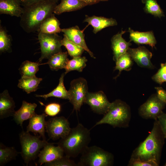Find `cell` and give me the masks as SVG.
<instances>
[{
	"instance_id": "6da1fadb",
	"label": "cell",
	"mask_w": 166,
	"mask_h": 166,
	"mask_svg": "<svg viewBox=\"0 0 166 166\" xmlns=\"http://www.w3.org/2000/svg\"><path fill=\"white\" fill-rule=\"evenodd\" d=\"M155 121L151 132L133 151L130 160L148 162L153 166L159 165L165 138L157 120Z\"/></svg>"
},
{
	"instance_id": "7a4b0ae2",
	"label": "cell",
	"mask_w": 166,
	"mask_h": 166,
	"mask_svg": "<svg viewBox=\"0 0 166 166\" xmlns=\"http://www.w3.org/2000/svg\"><path fill=\"white\" fill-rule=\"evenodd\" d=\"M56 6L51 0H44L23 6L21 27L28 33L38 31L43 22L53 13Z\"/></svg>"
},
{
	"instance_id": "3957f363",
	"label": "cell",
	"mask_w": 166,
	"mask_h": 166,
	"mask_svg": "<svg viewBox=\"0 0 166 166\" xmlns=\"http://www.w3.org/2000/svg\"><path fill=\"white\" fill-rule=\"evenodd\" d=\"M91 140L90 130L79 123L57 143L67 156L76 158L81 154Z\"/></svg>"
},
{
	"instance_id": "277c9868",
	"label": "cell",
	"mask_w": 166,
	"mask_h": 166,
	"mask_svg": "<svg viewBox=\"0 0 166 166\" xmlns=\"http://www.w3.org/2000/svg\"><path fill=\"white\" fill-rule=\"evenodd\" d=\"M131 118L130 108L125 102L117 99L111 103L109 108L103 117L96 122L93 127L103 124L114 128L128 127Z\"/></svg>"
},
{
	"instance_id": "5b68a950",
	"label": "cell",
	"mask_w": 166,
	"mask_h": 166,
	"mask_svg": "<svg viewBox=\"0 0 166 166\" xmlns=\"http://www.w3.org/2000/svg\"><path fill=\"white\" fill-rule=\"evenodd\" d=\"M81 154L78 166H110L113 164V154L96 145L88 146Z\"/></svg>"
},
{
	"instance_id": "8992f818",
	"label": "cell",
	"mask_w": 166,
	"mask_h": 166,
	"mask_svg": "<svg viewBox=\"0 0 166 166\" xmlns=\"http://www.w3.org/2000/svg\"><path fill=\"white\" fill-rule=\"evenodd\" d=\"M40 137L32 136L29 132L23 130L19 134L22 148L21 156L27 165L30 161L35 160L40 149L48 143L46 140H41Z\"/></svg>"
},
{
	"instance_id": "52a82bcc",
	"label": "cell",
	"mask_w": 166,
	"mask_h": 166,
	"mask_svg": "<svg viewBox=\"0 0 166 166\" xmlns=\"http://www.w3.org/2000/svg\"><path fill=\"white\" fill-rule=\"evenodd\" d=\"M38 37L41 52L39 62L44 59H48L54 54L62 51V38L57 34H49L38 32Z\"/></svg>"
},
{
	"instance_id": "ba28073f",
	"label": "cell",
	"mask_w": 166,
	"mask_h": 166,
	"mask_svg": "<svg viewBox=\"0 0 166 166\" xmlns=\"http://www.w3.org/2000/svg\"><path fill=\"white\" fill-rule=\"evenodd\" d=\"M68 91L69 100L76 111H79L85 101L88 92L86 79L79 77L72 80Z\"/></svg>"
},
{
	"instance_id": "9c48e42d",
	"label": "cell",
	"mask_w": 166,
	"mask_h": 166,
	"mask_svg": "<svg viewBox=\"0 0 166 166\" xmlns=\"http://www.w3.org/2000/svg\"><path fill=\"white\" fill-rule=\"evenodd\" d=\"M71 129L68 120L63 116L53 117L46 121V132L49 138L53 140L64 137Z\"/></svg>"
},
{
	"instance_id": "30bf717a",
	"label": "cell",
	"mask_w": 166,
	"mask_h": 166,
	"mask_svg": "<svg viewBox=\"0 0 166 166\" xmlns=\"http://www.w3.org/2000/svg\"><path fill=\"white\" fill-rule=\"evenodd\" d=\"M166 103L160 100L156 94H153L141 105L138 109L139 115L145 119L157 120L163 113Z\"/></svg>"
},
{
	"instance_id": "8fae6325",
	"label": "cell",
	"mask_w": 166,
	"mask_h": 166,
	"mask_svg": "<svg viewBox=\"0 0 166 166\" xmlns=\"http://www.w3.org/2000/svg\"><path fill=\"white\" fill-rule=\"evenodd\" d=\"M85 103L88 105L94 112L104 115L108 112L111 104L102 91L94 93L88 92Z\"/></svg>"
},
{
	"instance_id": "7c38bea8",
	"label": "cell",
	"mask_w": 166,
	"mask_h": 166,
	"mask_svg": "<svg viewBox=\"0 0 166 166\" xmlns=\"http://www.w3.org/2000/svg\"><path fill=\"white\" fill-rule=\"evenodd\" d=\"M127 52L138 66L151 69L155 68L151 61L152 54L145 47L141 46L136 48H129Z\"/></svg>"
},
{
	"instance_id": "4fadbf2b",
	"label": "cell",
	"mask_w": 166,
	"mask_h": 166,
	"mask_svg": "<svg viewBox=\"0 0 166 166\" xmlns=\"http://www.w3.org/2000/svg\"><path fill=\"white\" fill-rule=\"evenodd\" d=\"M64 153L63 149L59 146H55L53 143L48 142L38 154V163L41 165L53 161L63 156Z\"/></svg>"
},
{
	"instance_id": "5bb4252c",
	"label": "cell",
	"mask_w": 166,
	"mask_h": 166,
	"mask_svg": "<svg viewBox=\"0 0 166 166\" xmlns=\"http://www.w3.org/2000/svg\"><path fill=\"white\" fill-rule=\"evenodd\" d=\"M61 32L69 40L82 47L91 57L95 58L87 45L83 31L81 30L77 26L62 29Z\"/></svg>"
},
{
	"instance_id": "9a60e30c",
	"label": "cell",
	"mask_w": 166,
	"mask_h": 166,
	"mask_svg": "<svg viewBox=\"0 0 166 166\" xmlns=\"http://www.w3.org/2000/svg\"><path fill=\"white\" fill-rule=\"evenodd\" d=\"M37 106V105L35 103H28L23 101L21 108L15 111L14 114V120L22 128L23 122L29 119L36 114L35 110Z\"/></svg>"
},
{
	"instance_id": "2e32d148",
	"label": "cell",
	"mask_w": 166,
	"mask_h": 166,
	"mask_svg": "<svg viewBox=\"0 0 166 166\" xmlns=\"http://www.w3.org/2000/svg\"><path fill=\"white\" fill-rule=\"evenodd\" d=\"M46 116L45 113L40 115L36 113L29 119V124L26 128V131L33 132L35 135L39 133L43 140H46L45 133L46 121L45 118Z\"/></svg>"
},
{
	"instance_id": "e0dca14e",
	"label": "cell",
	"mask_w": 166,
	"mask_h": 166,
	"mask_svg": "<svg viewBox=\"0 0 166 166\" xmlns=\"http://www.w3.org/2000/svg\"><path fill=\"white\" fill-rule=\"evenodd\" d=\"M125 32L122 30L114 35L111 39L113 59L115 61L120 56L127 52L129 46L131 45L130 41L127 42L122 37V35Z\"/></svg>"
},
{
	"instance_id": "ac0fdd59",
	"label": "cell",
	"mask_w": 166,
	"mask_h": 166,
	"mask_svg": "<svg viewBox=\"0 0 166 166\" xmlns=\"http://www.w3.org/2000/svg\"><path fill=\"white\" fill-rule=\"evenodd\" d=\"M15 103L5 90L0 94V119H3L13 116L15 112Z\"/></svg>"
},
{
	"instance_id": "d6986e66",
	"label": "cell",
	"mask_w": 166,
	"mask_h": 166,
	"mask_svg": "<svg viewBox=\"0 0 166 166\" xmlns=\"http://www.w3.org/2000/svg\"><path fill=\"white\" fill-rule=\"evenodd\" d=\"M84 22H87L93 27V32L95 34L104 28L117 24L116 20L113 18L96 16H86Z\"/></svg>"
},
{
	"instance_id": "ffe728a7",
	"label": "cell",
	"mask_w": 166,
	"mask_h": 166,
	"mask_svg": "<svg viewBox=\"0 0 166 166\" xmlns=\"http://www.w3.org/2000/svg\"><path fill=\"white\" fill-rule=\"evenodd\" d=\"M128 32L130 34V42L133 41L138 44L148 45L152 48L155 46L156 41L152 31H135L129 28Z\"/></svg>"
},
{
	"instance_id": "44dd1931",
	"label": "cell",
	"mask_w": 166,
	"mask_h": 166,
	"mask_svg": "<svg viewBox=\"0 0 166 166\" xmlns=\"http://www.w3.org/2000/svg\"><path fill=\"white\" fill-rule=\"evenodd\" d=\"M23 7L18 0H0V13L20 17Z\"/></svg>"
},
{
	"instance_id": "7402d4cb",
	"label": "cell",
	"mask_w": 166,
	"mask_h": 166,
	"mask_svg": "<svg viewBox=\"0 0 166 166\" xmlns=\"http://www.w3.org/2000/svg\"><path fill=\"white\" fill-rule=\"evenodd\" d=\"M60 3L57 5L53 13L60 14L62 13L80 10L88 5L81 0H61Z\"/></svg>"
},
{
	"instance_id": "603a6c76",
	"label": "cell",
	"mask_w": 166,
	"mask_h": 166,
	"mask_svg": "<svg viewBox=\"0 0 166 166\" xmlns=\"http://www.w3.org/2000/svg\"><path fill=\"white\" fill-rule=\"evenodd\" d=\"M60 23L55 16L54 13L46 18L40 25L38 32L53 34L60 33L62 29L60 26Z\"/></svg>"
},
{
	"instance_id": "cb8c5ba5",
	"label": "cell",
	"mask_w": 166,
	"mask_h": 166,
	"mask_svg": "<svg viewBox=\"0 0 166 166\" xmlns=\"http://www.w3.org/2000/svg\"><path fill=\"white\" fill-rule=\"evenodd\" d=\"M68 53L67 52H59L52 55L45 64H48L52 70L65 69L69 60Z\"/></svg>"
},
{
	"instance_id": "d4e9b609",
	"label": "cell",
	"mask_w": 166,
	"mask_h": 166,
	"mask_svg": "<svg viewBox=\"0 0 166 166\" xmlns=\"http://www.w3.org/2000/svg\"><path fill=\"white\" fill-rule=\"evenodd\" d=\"M42 80V78L37 77L36 76L31 77H21L18 80V86L27 94H29L37 90L39 84Z\"/></svg>"
},
{
	"instance_id": "484cf974",
	"label": "cell",
	"mask_w": 166,
	"mask_h": 166,
	"mask_svg": "<svg viewBox=\"0 0 166 166\" xmlns=\"http://www.w3.org/2000/svg\"><path fill=\"white\" fill-rule=\"evenodd\" d=\"M66 74L65 73H62L59 79L58 85L57 87L53 91L48 94L39 95H36L37 97H41L44 98L45 100L50 97H56L69 100L68 91L66 89L64 85V77Z\"/></svg>"
},
{
	"instance_id": "4316f807",
	"label": "cell",
	"mask_w": 166,
	"mask_h": 166,
	"mask_svg": "<svg viewBox=\"0 0 166 166\" xmlns=\"http://www.w3.org/2000/svg\"><path fill=\"white\" fill-rule=\"evenodd\" d=\"M18 152L13 147L5 146L0 144V165L3 166L11 160L16 159Z\"/></svg>"
},
{
	"instance_id": "83f0119b",
	"label": "cell",
	"mask_w": 166,
	"mask_h": 166,
	"mask_svg": "<svg viewBox=\"0 0 166 166\" xmlns=\"http://www.w3.org/2000/svg\"><path fill=\"white\" fill-rule=\"evenodd\" d=\"M87 60L85 57L81 56L73 57L69 60L65 68L66 74L68 72L74 70L81 72L86 66Z\"/></svg>"
},
{
	"instance_id": "f1b7e54d",
	"label": "cell",
	"mask_w": 166,
	"mask_h": 166,
	"mask_svg": "<svg viewBox=\"0 0 166 166\" xmlns=\"http://www.w3.org/2000/svg\"><path fill=\"white\" fill-rule=\"evenodd\" d=\"M42 64H43L29 61H24L19 69L21 77H31L35 76L39 70V66Z\"/></svg>"
},
{
	"instance_id": "f546056e",
	"label": "cell",
	"mask_w": 166,
	"mask_h": 166,
	"mask_svg": "<svg viewBox=\"0 0 166 166\" xmlns=\"http://www.w3.org/2000/svg\"><path fill=\"white\" fill-rule=\"evenodd\" d=\"M115 62L116 65L114 70H118L119 72L117 77L123 70H130L133 64L132 60L127 52L120 56Z\"/></svg>"
},
{
	"instance_id": "4dcf8cb0",
	"label": "cell",
	"mask_w": 166,
	"mask_h": 166,
	"mask_svg": "<svg viewBox=\"0 0 166 166\" xmlns=\"http://www.w3.org/2000/svg\"><path fill=\"white\" fill-rule=\"evenodd\" d=\"M64 35V37L61 40V43L67 49L68 54L73 58L81 56L85 50L84 49L69 40Z\"/></svg>"
},
{
	"instance_id": "1f68e13d",
	"label": "cell",
	"mask_w": 166,
	"mask_h": 166,
	"mask_svg": "<svg viewBox=\"0 0 166 166\" xmlns=\"http://www.w3.org/2000/svg\"><path fill=\"white\" fill-rule=\"evenodd\" d=\"M141 1L145 4L144 9L146 13L160 18L164 16L162 10L156 0H141Z\"/></svg>"
},
{
	"instance_id": "d6a6232c",
	"label": "cell",
	"mask_w": 166,
	"mask_h": 166,
	"mask_svg": "<svg viewBox=\"0 0 166 166\" xmlns=\"http://www.w3.org/2000/svg\"><path fill=\"white\" fill-rule=\"evenodd\" d=\"M10 38L6 30L1 26L0 28V52L8 51L11 48Z\"/></svg>"
},
{
	"instance_id": "836d02e7",
	"label": "cell",
	"mask_w": 166,
	"mask_h": 166,
	"mask_svg": "<svg viewBox=\"0 0 166 166\" xmlns=\"http://www.w3.org/2000/svg\"><path fill=\"white\" fill-rule=\"evenodd\" d=\"M47 166H77L78 164L70 158L66 156L58 159L53 161L45 164Z\"/></svg>"
},
{
	"instance_id": "e575fe53",
	"label": "cell",
	"mask_w": 166,
	"mask_h": 166,
	"mask_svg": "<svg viewBox=\"0 0 166 166\" xmlns=\"http://www.w3.org/2000/svg\"><path fill=\"white\" fill-rule=\"evenodd\" d=\"M152 79L160 85L166 82V62L161 64L160 68L157 72L153 76Z\"/></svg>"
},
{
	"instance_id": "d590c367",
	"label": "cell",
	"mask_w": 166,
	"mask_h": 166,
	"mask_svg": "<svg viewBox=\"0 0 166 166\" xmlns=\"http://www.w3.org/2000/svg\"><path fill=\"white\" fill-rule=\"evenodd\" d=\"M45 106L44 112L47 116H55L59 113L61 110V105L57 103H51Z\"/></svg>"
},
{
	"instance_id": "8d00e7d4",
	"label": "cell",
	"mask_w": 166,
	"mask_h": 166,
	"mask_svg": "<svg viewBox=\"0 0 166 166\" xmlns=\"http://www.w3.org/2000/svg\"><path fill=\"white\" fill-rule=\"evenodd\" d=\"M157 120L165 139H166V113L163 112L158 116Z\"/></svg>"
},
{
	"instance_id": "74e56055",
	"label": "cell",
	"mask_w": 166,
	"mask_h": 166,
	"mask_svg": "<svg viewBox=\"0 0 166 166\" xmlns=\"http://www.w3.org/2000/svg\"><path fill=\"white\" fill-rule=\"evenodd\" d=\"M155 88L156 90V94L158 98L166 103V90L161 87H155Z\"/></svg>"
},
{
	"instance_id": "f35d334b",
	"label": "cell",
	"mask_w": 166,
	"mask_h": 166,
	"mask_svg": "<svg viewBox=\"0 0 166 166\" xmlns=\"http://www.w3.org/2000/svg\"><path fill=\"white\" fill-rule=\"evenodd\" d=\"M128 166H153L152 164L148 162L137 160H130Z\"/></svg>"
},
{
	"instance_id": "ab89813d",
	"label": "cell",
	"mask_w": 166,
	"mask_h": 166,
	"mask_svg": "<svg viewBox=\"0 0 166 166\" xmlns=\"http://www.w3.org/2000/svg\"><path fill=\"white\" fill-rule=\"evenodd\" d=\"M21 6H23L44 0H18Z\"/></svg>"
},
{
	"instance_id": "60d3db41",
	"label": "cell",
	"mask_w": 166,
	"mask_h": 166,
	"mask_svg": "<svg viewBox=\"0 0 166 166\" xmlns=\"http://www.w3.org/2000/svg\"><path fill=\"white\" fill-rule=\"evenodd\" d=\"M86 3L88 5H91L98 2L99 0H81Z\"/></svg>"
},
{
	"instance_id": "b9f144b4",
	"label": "cell",
	"mask_w": 166,
	"mask_h": 166,
	"mask_svg": "<svg viewBox=\"0 0 166 166\" xmlns=\"http://www.w3.org/2000/svg\"><path fill=\"white\" fill-rule=\"evenodd\" d=\"M51 0L55 2L56 3H57L58 1H59V0Z\"/></svg>"
},
{
	"instance_id": "7bdbcfd3",
	"label": "cell",
	"mask_w": 166,
	"mask_h": 166,
	"mask_svg": "<svg viewBox=\"0 0 166 166\" xmlns=\"http://www.w3.org/2000/svg\"><path fill=\"white\" fill-rule=\"evenodd\" d=\"M108 0H99L100 1H107Z\"/></svg>"
},
{
	"instance_id": "ee69618b",
	"label": "cell",
	"mask_w": 166,
	"mask_h": 166,
	"mask_svg": "<svg viewBox=\"0 0 166 166\" xmlns=\"http://www.w3.org/2000/svg\"><path fill=\"white\" fill-rule=\"evenodd\" d=\"M164 166H166V163L165 164Z\"/></svg>"
}]
</instances>
